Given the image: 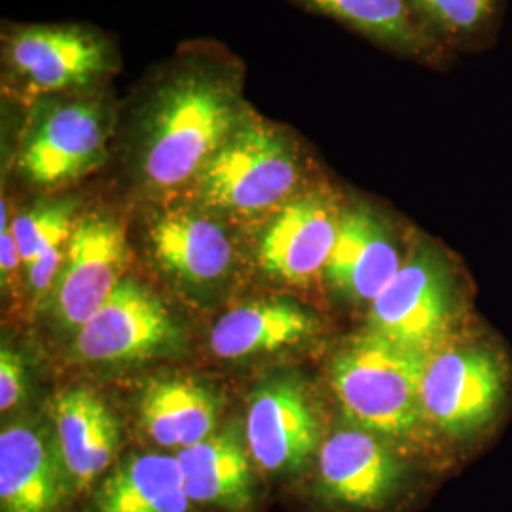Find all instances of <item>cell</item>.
<instances>
[{
	"mask_svg": "<svg viewBox=\"0 0 512 512\" xmlns=\"http://www.w3.org/2000/svg\"><path fill=\"white\" fill-rule=\"evenodd\" d=\"M243 65L224 48L192 42L148 86L137 105L139 169L154 190L196 181L253 110Z\"/></svg>",
	"mask_w": 512,
	"mask_h": 512,
	"instance_id": "6da1fadb",
	"label": "cell"
},
{
	"mask_svg": "<svg viewBox=\"0 0 512 512\" xmlns=\"http://www.w3.org/2000/svg\"><path fill=\"white\" fill-rule=\"evenodd\" d=\"M302 181L300 148L293 135L251 110L196 177L203 209L262 215L281 209Z\"/></svg>",
	"mask_w": 512,
	"mask_h": 512,
	"instance_id": "7a4b0ae2",
	"label": "cell"
},
{
	"mask_svg": "<svg viewBox=\"0 0 512 512\" xmlns=\"http://www.w3.org/2000/svg\"><path fill=\"white\" fill-rule=\"evenodd\" d=\"M120 71L116 44L84 23L8 25L2 90L27 109L44 97L105 88Z\"/></svg>",
	"mask_w": 512,
	"mask_h": 512,
	"instance_id": "3957f363",
	"label": "cell"
},
{
	"mask_svg": "<svg viewBox=\"0 0 512 512\" xmlns=\"http://www.w3.org/2000/svg\"><path fill=\"white\" fill-rule=\"evenodd\" d=\"M105 88L44 97L29 107L18 169L38 188H59L103 164L114 124Z\"/></svg>",
	"mask_w": 512,
	"mask_h": 512,
	"instance_id": "277c9868",
	"label": "cell"
},
{
	"mask_svg": "<svg viewBox=\"0 0 512 512\" xmlns=\"http://www.w3.org/2000/svg\"><path fill=\"white\" fill-rule=\"evenodd\" d=\"M425 353L368 332L342 349L332 365V387L351 420L387 437L408 435L423 418Z\"/></svg>",
	"mask_w": 512,
	"mask_h": 512,
	"instance_id": "5b68a950",
	"label": "cell"
},
{
	"mask_svg": "<svg viewBox=\"0 0 512 512\" xmlns=\"http://www.w3.org/2000/svg\"><path fill=\"white\" fill-rule=\"evenodd\" d=\"M507 382V365L490 348L437 349L427 357L421 380L423 418L450 437H471L494 420Z\"/></svg>",
	"mask_w": 512,
	"mask_h": 512,
	"instance_id": "8992f818",
	"label": "cell"
},
{
	"mask_svg": "<svg viewBox=\"0 0 512 512\" xmlns=\"http://www.w3.org/2000/svg\"><path fill=\"white\" fill-rule=\"evenodd\" d=\"M456 306L446 262L433 249L421 247L370 302V332L431 355L452 327Z\"/></svg>",
	"mask_w": 512,
	"mask_h": 512,
	"instance_id": "52a82bcc",
	"label": "cell"
},
{
	"mask_svg": "<svg viewBox=\"0 0 512 512\" xmlns=\"http://www.w3.org/2000/svg\"><path fill=\"white\" fill-rule=\"evenodd\" d=\"M319 488L330 503L357 512L391 507L408 488V469L366 429H344L319 448Z\"/></svg>",
	"mask_w": 512,
	"mask_h": 512,
	"instance_id": "ba28073f",
	"label": "cell"
},
{
	"mask_svg": "<svg viewBox=\"0 0 512 512\" xmlns=\"http://www.w3.org/2000/svg\"><path fill=\"white\" fill-rule=\"evenodd\" d=\"M128 266L124 224L105 211L74 222L63 268L57 277V310L80 329L120 285Z\"/></svg>",
	"mask_w": 512,
	"mask_h": 512,
	"instance_id": "9c48e42d",
	"label": "cell"
},
{
	"mask_svg": "<svg viewBox=\"0 0 512 512\" xmlns=\"http://www.w3.org/2000/svg\"><path fill=\"white\" fill-rule=\"evenodd\" d=\"M344 209L327 190H308L275 211L258 245L260 266L289 283L325 272Z\"/></svg>",
	"mask_w": 512,
	"mask_h": 512,
	"instance_id": "30bf717a",
	"label": "cell"
},
{
	"mask_svg": "<svg viewBox=\"0 0 512 512\" xmlns=\"http://www.w3.org/2000/svg\"><path fill=\"white\" fill-rule=\"evenodd\" d=\"M177 338L164 304L131 279H122L105 304L78 329L76 351L93 363L145 359Z\"/></svg>",
	"mask_w": 512,
	"mask_h": 512,
	"instance_id": "8fae6325",
	"label": "cell"
},
{
	"mask_svg": "<svg viewBox=\"0 0 512 512\" xmlns=\"http://www.w3.org/2000/svg\"><path fill=\"white\" fill-rule=\"evenodd\" d=\"M247 446L268 473L302 467L319 444V423L308 395L294 382L264 385L247 414Z\"/></svg>",
	"mask_w": 512,
	"mask_h": 512,
	"instance_id": "7c38bea8",
	"label": "cell"
},
{
	"mask_svg": "<svg viewBox=\"0 0 512 512\" xmlns=\"http://www.w3.org/2000/svg\"><path fill=\"white\" fill-rule=\"evenodd\" d=\"M401 266L397 243L384 219L366 205L344 209L325 268L330 283L353 300L374 302Z\"/></svg>",
	"mask_w": 512,
	"mask_h": 512,
	"instance_id": "4fadbf2b",
	"label": "cell"
},
{
	"mask_svg": "<svg viewBox=\"0 0 512 512\" xmlns=\"http://www.w3.org/2000/svg\"><path fill=\"white\" fill-rule=\"evenodd\" d=\"M59 458L78 488L90 486L107 471L118 450V425L93 391L78 387L55 399Z\"/></svg>",
	"mask_w": 512,
	"mask_h": 512,
	"instance_id": "5bb4252c",
	"label": "cell"
},
{
	"mask_svg": "<svg viewBox=\"0 0 512 512\" xmlns=\"http://www.w3.org/2000/svg\"><path fill=\"white\" fill-rule=\"evenodd\" d=\"M308 10L336 19L393 54L437 63L440 40L408 0H300Z\"/></svg>",
	"mask_w": 512,
	"mask_h": 512,
	"instance_id": "9a60e30c",
	"label": "cell"
},
{
	"mask_svg": "<svg viewBox=\"0 0 512 512\" xmlns=\"http://www.w3.org/2000/svg\"><path fill=\"white\" fill-rule=\"evenodd\" d=\"M148 238L156 260L188 281H213L232 264V241L224 226L207 215L175 209L150 224Z\"/></svg>",
	"mask_w": 512,
	"mask_h": 512,
	"instance_id": "2e32d148",
	"label": "cell"
},
{
	"mask_svg": "<svg viewBox=\"0 0 512 512\" xmlns=\"http://www.w3.org/2000/svg\"><path fill=\"white\" fill-rule=\"evenodd\" d=\"M317 330L315 317L287 300H260L220 317L211 348L220 359H241L300 344Z\"/></svg>",
	"mask_w": 512,
	"mask_h": 512,
	"instance_id": "e0dca14e",
	"label": "cell"
},
{
	"mask_svg": "<svg viewBox=\"0 0 512 512\" xmlns=\"http://www.w3.org/2000/svg\"><path fill=\"white\" fill-rule=\"evenodd\" d=\"M61 473L46 440L25 425L0 435V503L4 512H54Z\"/></svg>",
	"mask_w": 512,
	"mask_h": 512,
	"instance_id": "ac0fdd59",
	"label": "cell"
},
{
	"mask_svg": "<svg viewBox=\"0 0 512 512\" xmlns=\"http://www.w3.org/2000/svg\"><path fill=\"white\" fill-rule=\"evenodd\" d=\"M95 512H190L177 458L141 454L124 461L95 495Z\"/></svg>",
	"mask_w": 512,
	"mask_h": 512,
	"instance_id": "d6986e66",
	"label": "cell"
},
{
	"mask_svg": "<svg viewBox=\"0 0 512 512\" xmlns=\"http://www.w3.org/2000/svg\"><path fill=\"white\" fill-rule=\"evenodd\" d=\"M184 490L192 503L241 507L251 497V465L241 440L226 433L177 454Z\"/></svg>",
	"mask_w": 512,
	"mask_h": 512,
	"instance_id": "ffe728a7",
	"label": "cell"
},
{
	"mask_svg": "<svg viewBox=\"0 0 512 512\" xmlns=\"http://www.w3.org/2000/svg\"><path fill=\"white\" fill-rule=\"evenodd\" d=\"M141 418L148 435L160 446L183 450L209 439L217 418V399L194 382H158L143 395Z\"/></svg>",
	"mask_w": 512,
	"mask_h": 512,
	"instance_id": "44dd1931",
	"label": "cell"
},
{
	"mask_svg": "<svg viewBox=\"0 0 512 512\" xmlns=\"http://www.w3.org/2000/svg\"><path fill=\"white\" fill-rule=\"evenodd\" d=\"M73 215V202L40 203L19 213L10 222V228L18 243L21 262L29 266L50 245L69 241L76 222Z\"/></svg>",
	"mask_w": 512,
	"mask_h": 512,
	"instance_id": "7402d4cb",
	"label": "cell"
},
{
	"mask_svg": "<svg viewBox=\"0 0 512 512\" xmlns=\"http://www.w3.org/2000/svg\"><path fill=\"white\" fill-rule=\"evenodd\" d=\"M421 21L450 40L475 37L494 18L495 0H408Z\"/></svg>",
	"mask_w": 512,
	"mask_h": 512,
	"instance_id": "603a6c76",
	"label": "cell"
},
{
	"mask_svg": "<svg viewBox=\"0 0 512 512\" xmlns=\"http://www.w3.org/2000/svg\"><path fill=\"white\" fill-rule=\"evenodd\" d=\"M23 395V363L12 349L0 351V410L6 412Z\"/></svg>",
	"mask_w": 512,
	"mask_h": 512,
	"instance_id": "cb8c5ba5",
	"label": "cell"
}]
</instances>
